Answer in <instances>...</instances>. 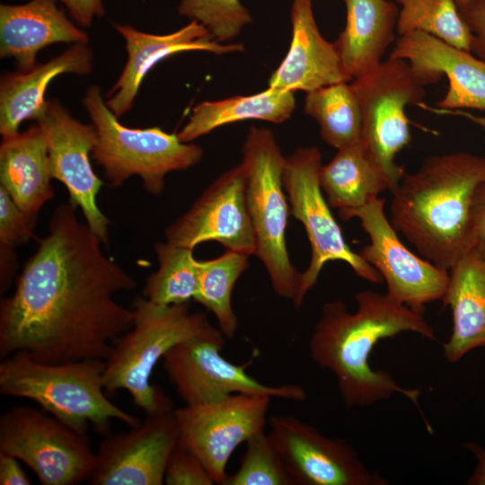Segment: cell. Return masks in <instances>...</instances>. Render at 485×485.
I'll return each instance as SVG.
<instances>
[{"label": "cell", "instance_id": "cell-1", "mask_svg": "<svg viewBox=\"0 0 485 485\" xmlns=\"http://www.w3.org/2000/svg\"><path fill=\"white\" fill-rule=\"evenodd\" d=\"M75 207L58 206L48 234L24 264L15 290L0 304V359L25 352L57 364L106 359L134 324L132 308L115 295L137 282L104 255L101 242Z\"/></svg>", "mask_w": 485, "mask_h": 485}, {"label": "cell", "instance_id": "cell-2", "mask_svg": "<svg viewBox=\"0 0 485 485\" xmlns=\"http://www.w3.org/2000/svg\"><path fill=\"white\" fill-rule=\"evenodd\" d=\"M353 313L340 300L326 302L309 341L312 359L336 377L347 408L366 407L399 393L419 410L420 391L398 384L384 370L369 364L370 355L382 340L411 331L436 340L424 314L392 299L386 293L365 290L356 295Z\"/></svg>", "mask_w": 485, "mask_h": 485}, {"label": "cell", "instance_id": "cell-3", "mask_svg": "<svg viewBox=\"0 0 485 485\" xmlns=\"http://www.w3.org/2000/svg\"><path fill=\"white\" fill-rule=\"evenodd\" d=\"M484 181L483 156H431L392 190L390 221L422 258L449 271L472 248L473 198Z\"/></svg>", "mask_w": 485, "mask_h": 485}, {"label": "cell", "instance_id": "cell-4", "mask_svg": "<svg viewBox=\"0 0 485 485\" xmlns=\"http://www.w3.org/2000/svg\"><path fill=\"white\" fill-rule=\"evenodd\" d=\"M104 368V359L48 364L15 352L1 360L0 393L31 400L82 434L89 424L106 434L112 419L137 426L138 419L106 396Z\"/></svg>", "mask_w": 485, "mask_h": 485}, {"label": "cell", "instance_id": "cell-5", "mask_svg": "<svg viewBox=\"0 0 485 485\" xmlns=\"http://www.w3.org/2000/svg\"><path fill=\"white\" fill-rule=\"evenodd\" d=\"M131 308L132 328L113 342L105 359L104 389L109 393L126 390L135 405L153 413L173 405L159 386L150 383L158 361L178 343L217 328L203 313L190 312L189 303L162 306L137 296Z\"/></svg>", "mask_w": 485, "mask_h": 485}, {"label": "cell", "instance_id": "cell-6", "mask_svg": "<svg viewBox=\"0 0 485 485\" xmlns=\"http://www.w3.org/2000/svg\"><path fill=\"white\" fill-rule=\"evenodd\" d=\"M83 104L97 132L93 158L103 168L112 187L137 175L148 193L160 195L167 173L188 170L203 156L201 146L181 142L177 134L158 127L131 128L122 125L98 86L88 88Z\"/></svg>", "mask_w": 485, "mask_h": 485}, {"label": "cell", "instance_id": "cell-7", "mask_svg": "<svg viewBox=\"0 0 485 485\" xmlns=\"http://www.w3.org/2000/svg\"><path fill=\"white\" fill-rule=\"evenodd\" d=\"M246 203L255 237L254 255L264 265L275 293L293 301L300 272L287 248L286 231L290 212L283 184L286 157L267 128L251 127L242 148Z\"/></svg>", "mask_w": 485, "mask_h": 485}, {"label": "cell", "instance_id": "cell-8", "mask_svg": "<svg viewBox=\"0 0 485 485\" xmlns=\"http://www.w3.org/2000/svg\"><path fill=\"white\" fill-rule=\"evenodd\" d=\"M351 85L361 110L362 143L392 191L405 173L396 155L411 139L406 107L424 104L425 84L407 61L388 57Z\"/></svg>", "mask_w": 485, "mask_h": 485}, {"label": "cell", "instance_id": "cell-9", "mask_svg": "<svg viewBox=\"0 0 485 485\" xmlns=\"http://www.w3.org/2000/svg\"><path fill=\"white\" fill-rule=\"evenodd\" d=\"M322 158L317 146H301L287 156L284 163L283 184L290 213L303 225L312 250L310 263L300 274L292 301L295 308L301 307L328 261H343L360 278L371 283L383 281L379 272L359 253L354 252L344 240L320 185Z\"/></svg>", "mask_w": 485, "mask_h": 485}, {"label": "cell", "instance_id": "cell-10", "mask_svg": "<svg viewBox=\"0 0 485 485\" xmlns=\"http://www.w3.org/2000/svg\"><path fill=\"white\" fill-rule=\"evenodd\" d=\"M0 453L26 463L42 485L89 481L96 458L86 434L28 405L13 406L1 415Z\"/></svg>", "mask_w": 485, "mask_h": 485}, {"label": "cell", "instance_id": "cell-11", "mask_svg": "<svg viewBox=\"0 0 485 485\" xmlns=\"http://www.w3.org/2000/svg\"><path fill=\"white\" fill-rule=\"evenodd\" d=\"M224 338L217 328L178 343L164 355L163 369L185 405L205 404L235 393L305 401L302 386L262 384L245 371L249 362L236 365L225 358L221 354Z\"/></svg>", "mask_w": 485, "mask_h": 485}, {"label": "cell", "instance_id": "cell-12", "mask_svg": "<svg viewBox=\"0 0 485 485\" xmlns=\"http://www.w3.org/2000/svg\"><path fill=\"white\" fill-rule=\"evenodd\" d=\"M339 216L343 220L360 221L370 242L359 254L379 272L392 299L424 313L427 304L443 298L449 272L403 244L385 216L383 198H373L360 207L340 209Z\"/></svg>", "mask_w": 485, "mask_h": 485}, {"label": "cell", "instance_id": "cell-13", "mask_svg": "<svg viewBox=\"0 0 485 485\" xmlns=\"http://www.w3.org/2000/svg\"><path fill=\"white\" fill-rule=\"evenodd\" d=\"M270 400L265 395L235 393L178 408V444L202 461L215 484L223 485L234 450L265 430Z\"/></svg>", "mask_w": 485, "mask_h": 485}, {"label": "cell", "instance_id": "cell-14", "mask_svg": "<svg viewBox=\"0 0 485 485\" xmlns=\"http://www.w3.org/2000/svg\"><path fill=\"white\" fill-rule=\"evenodd\" d=\"M268 434L295 485L388 484L346 440L327 437L294 415L271 416Z\"/></svg>", "mask_w": 485, "mask_h": 485}, {"label": "cell", "instance_id": "cell-15", "mask_svg": "<svg viewBox=\"0 0 485 485\" xmlns=\"http://www.w3.org/2000/svg\"><path fill=\"white\" fill-rule=\"evenodd\" d=\"M46 137L52 178L65 185L69 203L79 207L85 223L108 245L109 220L97 197L103 181L94 173L90 153L97 141L95 127L80 122L57 101L47 100L36 119Z\"/></svg>", "mask_w": 485, "mask_h": 485}, {"label": "cell", "instance_id": "cell-16", "mask_svg": "<svg viewBox=\"0 0 485 485\" xmlns=\"http://www.w3.org/2000/svg\"><path fill=\"white\" fill-rule=\"evenodd\" d=\"M174 406L146 413L126 433H106L89 479L92 485H162L168 460L178 445Z\"/></svg>", "mask_w": 485, "mask_h": 485}, {"label": "cell", "instance_id": "cell-17", "mask_svg": "<svg viewBox=\"0 0 485 485\" xmlns=\"http://www.w3.org/2000/svg\"><path fill=\"white\" fill-rule=\"evenodd\" d=\"M245 190L241 164L225 171L166 228V242L193 250L198 244L215 241L228 251L254 255L255 237Z\"/></svg>", "mask_w": 485, "mask_h": 485}, {"label": "cell", "instance_id": "cell-18", "mask_svg": "<svg viewBox=\"0 0 485 485\" xmlns=\"http://www.w3.org/2000/svg\"><path fill=\"white\" fill-rule=\"evenodd\" d=\"M389 57L407 61L425 85L447 77L448 89L434 110L485 111V60L471 51L414 31L399 36Z\"/></svg>", "mask_w": 485, "mask_h": 485}, {"label": "cell", "instance_id": "cell-19", "mask_svg": "<svg viewBox=\"0 0 485 485\" xmlns=\"http://www.w3.org/2000/svg\"><path fill=\"white\" fill-rule=\"evenodd\" d=\"M113 26L123 37L128 52L123 71L107 93L106 104L118 118L131 109L144 77L163 59L186 51L223 55L243 50L240 43L216 41L196 21L167 34L143 32L129 24L114 23Z\"/></svg>", "mask_w": 485, "mask_h": 485}, {"label": "cell", "instance_id": "cell-20", "mask_svg": "<svg viewBox=\"0 0 485 485\" xmlns=\"http://www.w3.org/2000/svg\"><path fill=\"white\" fill-rule=\"evenodd\" d=\"M292 38L289 49L273 72L268 87L280 91H304L350 82L334 42L321 34L312 0H293L290 10Z\"/></svg>", "mask_w": 485, "mask_h": 485}, {"label": "cell", "instance_id": "cell-21", "mask_svg": "<svg viewBox=\"0 0 485 485\" xmlns=\"http://www.w3.org/2000/svg\"><path fill=\"white\" fill-rule=\"evenodd\" d=\"M57 5V0H31L22 4H0V56L12 57L19 71L36 66L40 50L54 43L88 44Z\"/></svg>", "mask_w": 485, "mask_h": 485}, {"label": "cell", "instance_id": "cell-22", "mask_svg": "<svg viewBox=\"0 0 485 485\" xmlns=\"http://www.w3.org/2000/svg\"><path fill=\"white\" fill-rule=\"evenodd\" d=\"M93 51L87 44H73L49 61L27 71L4 73L0 80V134L19 133L21 123L36 120L46 103L48 85L62 74L86 75L93 69Z\"/></svg>", "mask_w": 485, "mask_h": 485}, {"label": "cell", "instance_id": "cell-23", "mask_svg": "<svg viewBox=\"0 0 485 485\" xmlns=\"http://www.w3.org/2000/svg\"><path fill=\"white\" fill-rule=\"evenodd\" d=\"M441 299L453 314V330L443 344L445 358L456 363L471 350L485 348V253L472 248L449 269Z\"/></svg>", "mask_w": 485, "mask_h": 485}, {"label": "cell", "instance_id": "cell-24", "mask_svg": "<svg viewBox=\"0 0 485 485\" xmlns=\"http://www.w3.org/2000/svg\"><path fill=\"white\" fill-rule=\"evenodd\" d=\"M346 24L334 42L343 68L353 80L377 67L396 41L399 13L388 0H343Z\"/></svg>", "mask_w": 485, "mask_h": 485}, {"label": "cell", "instance_id": "cell-25", "mask_svg": "<svg viewBox=\"0 0 485 485\" xmlns=\"http://www.w3.org/2000/svg\"><path fill=\"white\" fill-rule=\"evenodd\" d=\"M46 137L40 126L3 137L0 146V181L16 205L37 215L54 197Z\"/></svg>", "mask_w": 485, "mask_h": 485}, {"label": "cell", "instance_id": "cell-26", "mask_svg": "<svg viewBox=\"0 0 485 485\" xmlns=\"http://www.w3.org/2000/svg\"><path fill=\"white\" fill-rule=\"evenodd\" d=\"M295 109L293 92L269 87L255 94L205 101L193 108L177 137L183 143H190L217 128L249 119L279 124L290 119Z\"/></svg>", "mask_w": 485, "mask_h": 485}, {"label": "cell", "instance_id": "cell-27", "mask_svg": "<svg viewBox=\"0 0 485 485\" xmlns=\"http://www.w3.org/2000/svg\"><path fill=\"white\" fill-rule=\"evenodd\" d=\"M319 181L328 204L339 210L360 207L389 190L385 176L362 141L337 150L322 165Z\"/></svg>", "mask_w": 485, "mask_h": 485}, {"label": "cell", "instance_id": "cell-28", "mask_svg": "<svg viewBox=\"0 0 485 485\" xmlns=\"http://www.w3.org/2000/svg\"><path fill=\"white\" fill-rule=\"evenodd\" d=\"M304 112L319 125L322 140L337 150L362 141V115L348 82L306 93Z\"/></svg>", "mask_w": 485, "mask_h": 485}, {"label": "cell", "instance_id": "cell-29", "mask_svg": "<svg viewBox=\"0 0 485 485\" xmlns=\"http://www.w3.org/2000/svg\"><path fill=\"white\" fill-rule=\"evenodd\" d=\"M249 268V255L228 251L207 260H198V282L194 300L215 315L225 338H234L238 319L232 306V293Z\"/></svg>", "mask_w": 485, "mask_h": 485}, {"label": "cell", "instance_id": "cell-30", "mask_svg": "<svg viewBox=\"0 0 485 485\" xmlns=\"http://www.w3.org/2000/svg\"><path fill=\"white\" fill-rule=\"evenodd\" d=\"M154 250L159 266L146 279L143 296L162 306L188 304L194 299L198 282L193 250L168 242H156Z\"/></svg>", "mask_w": 485, "mask_h": 485}, {"label": "cell", "instance_id": "cell-31", "mask_svg": "<svg viewBox=\"0 0 485 485\" xmlns=\"http://www.w3.org/2000/svg\"><path fill=\"white\" fill-rule=\"evenodd\" d=\"M400 5L396 31L430 34L452 46L471 51L472 35L454 0H395Z\"/></svg>", "mask_w": 485, "mask_h": 485}, {"label": "cell", "instance_id": "cell-32", "mask_svg": "<svg viewBox=\"0 0 485 485\" xmlns=\"http://www.w3.org/2000/svg\"><path fill=\"white\" fill-rule=\"evenodd\" d=\"M237 471L223 485H295L269 434L260 431L246 443Z\"/></svg>", "mask_w": 485, "mask_h": 485}, {"label": "cell", "instance_id": "cell-33", "mask_svg": "<svg viewBox=\"0 0 485 485\" xmlns=\"http://www.w3.org/2000/svg\"><path fill=\"white\" fill-rule=\"evenodd\" d=\"M178 11L203 25L219 43L236 38L251 22L249 10L239 0H181Z\"/></svg>", "mask_w": 485, "mask_h": 485}, {"label": "cell", "instance_id": "cell-34", "mask_svg": "<svg viewBox=\"0 0 485 485\" xmlns=\"http://www.w3.org/2000/svg\"><path fill=\"white\" fill-rule=\"evenodd\" d=\"M37 215L20 208L7 191L0 186V247L1 254L13 253L15 246L25 243L33 235Z\"/></svg>", "mask_w": 485, "mask_h": 485}, {"label": "cell", "instance_id": "cell-35", "mask_svg": "<svg viewBox=\"0 0 485 485\" xmlns=\"http://www.w3.org/2000/svg\"><path fill=\"white\" fill-rule=\"evenodd\" d=\"M167 485H214L202 461L191 451L180 445L173 449L164 472Z\"/></svg>", "mask_w": 485, "mask_h": 485}, {"label": "cell", "instance_id": "cell-36", "mask_svg": "<svg viewBox=\"0 0 485 485\" xmlns=\"http://www.w3.org/2000/svg\"><path fill=\"white\" fill-rule=\"evenodd\" d=\"M458 9L472 35L471 52L485 60V0H468Z\"/></svg>", "mask_w": 485, "mask_h": 485}, {"label": "cell", "instance_id": "cell-37", "mask_svg": "<svg viewBox=\"0 0 485 485\" xmlns=\"http://www.w3.org/2000/svg\"><path fill=\"white\" fill-rule=\"evenodd\" d=\"M472 237V248L485 253V181L478 187L473 198Z\"/></svg>", "mask_w": 485, "mask_h": 485}, {"label": "cell", "instance_id": "cell-38", "mask_svg": "<svg viewBox=\"0 0 485 485\" xmlns=\"http://www.w3.org/2000/svg\"><path fill=\"white\" fill-rule=\"evenodd\" d=\"M65 4L71 17L78 25L91 26L95 17H102L105 13L102 0H59Z\"/></svg>", "mask_w": 485, "mask_h": 485}, {"label": "cell", "instance_id": "cell-39", "mask_svg": "<svg viewBox=\"0 0 485 485\" xmlns=\"http://www.w3.org/2000/svg\"><path fill=\"white\" fill-rule=\"evenodd\" d=\"M0 484L30 485L31 481L20 464V460L13 455L0 453Z\"/></svg>", "mask_w": 485, "mask_h": 485}, {"label": "cell", "instance_id": "cell-40", "mask_svg": "<svg viewBox=\"0 0 485 485\" xmlns=\"http://www.w3.org/2000/svg\"><path fill=\"white\" fill-rule=\"evenodd\" d=\"M476 458L477 464L467 485H485V448L474 442H467L463 445Z\"/></svg>", "mask_w": 485, "mask_h": 485}, {"label": "cell", "instance_id": "cell-41", "mask_svg": "<svg viewBox=\"0 0 485 485\" xmlns=\"http://www.w3.org/2000/svg\"><path fill=\"white\" fill-rule=\"evenodd\" d=\"M421 108L425 109L427 110H429V111L439 113V114H451V115L454 114V115H457V116H462V117L467 119L468 120L473 122L474 124L478 125L483 130H485V115H474V114H472L471 112L463 111L462 110H434L433 108L427 107L426 105H422Z\"/></svg>", "mask_w": 485, "mask_h": 485}, {"label": "cell", "instance_id": "cell-42", "mask_svg": "<svg viewBox=\"0 0 485 485\" xmlns=\"http://www.w3.org/2000/svg\"><path fill=\"white\" fill-rule=\"evenodd\" d=\"M454 1H455L456 4H457L458 8H461L467 3L468 0H454Z\"/></svg>", "mask_w": 485, "mask_h": 485}]
</instances>
